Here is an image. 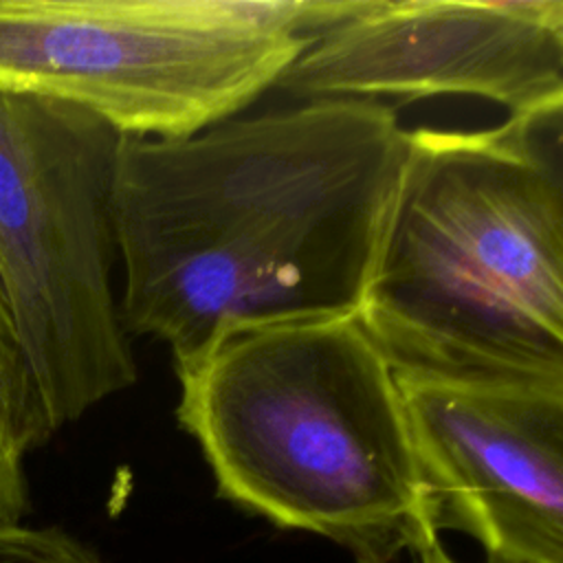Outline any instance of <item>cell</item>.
Here are the masks:
<instances>
[{
	"instance_id": "4",
	"label": "cell",
	"mask_w": 563,
	"mask_h": 563,
	"mask_svg": "<svg viewBox=\"0 0 563 563\" xmlns=\"http://www.w3.org/2000/svg\"><path fill=\"white\" fill-rule=\"evenodd\" d=\"M354 0H0V86L84 108L123 136L235 117Z\"/></svg>"
},
{
	"instance_id": "10",
	"label": "cell",
	"mask_w": 563,
	"mask_h": 563,
	"mask_svg": "<svg viewBox=\"0 0 563 563\" xmlns=\"http://www.w3.org/2000/svg\"><path fill=\"white\" fill-rule=\"evenodd\" d=\"M416 554L420 556V563H457V561H453L449 556V552L444 550L440 537H433L431 541H427Z\"/></svg>"
},
{
	"instance_id": "7",
	"label": "cell",
	"mask_w": 563,
	"mask_h": 563,
	"mask_svg": "<svg viewBox=\"0 0 563 563\" xmlns=\"http://www.w3.org/2000/svg\"><path fill=\"white\" fill-rule=\"evenodd\" d=\"M435 532L563 563V385L398 372Z\"/></svg>"
},
{
	"instance_id": "6",
	"label": "cell",
	"mask_w": 563,
	"mask_h": 563,
	"mask_svg": "<svg viewBox=\"0 0 563 563\" xmlns=\"http://www.w3.org/2000/svg\"><path fill=\"white\" fill-rule=\"evenodd\" d=\"M275 88L303 101L466 95L510 117L563 108V0H354Z\"/></svg>"
},
{
	"instance_id": "2",
	"label": "cell",
	"mask_w": 563,
	"mask_h": 563,
	"mask_svg": "<svg viewBox=\"0 0 563 563\" xmlns=\"http://www.w3.org/2000/svg\"><path fill=\"white\" fill-rule=\"evenodd\" d=\"M561 128L409 132L356 312L396 372L563 385Z\"/></svg>"
},
{
	"instance_id": "9",
	"label": "cell",
	"mask_w": 563,
	"mask_h": 563,
	"mask_svg": "<svg viewBox=\"0 0 563 563\" xmlns=\"http://www.w3.org/2000/svg\"><path fill=\"white\" fill-rule=\"evenodd\" d=\"M0 563H103L59 528L0 526Z\"/></svg>"
},
{
	"instance_id": "1",
	"label": "cell",
	"mask_w": 563,
	"mask_h": 563,
	"mask_svg": "<svg viewBox=\"0 0 563 563\" xmlns=\"http://www.w3.org/2000/svg\"><path fill=\"white\" fill-rule=\"evenodd\" d=\"M407 145L380 99H312L180 139L123 136L125 332L161 339L178 367L233 328L356 314Z\"/></svg>"
},
{
	"instance_id": "8",
	"label": "cell",
	"mask_w": 563,
	"mask_h": 563,
	"mask_svg": "<svg viewBox=\"0 0 563 563\" xmlns=\"http://www.w3.org/2000/svg\"><path fill=\"white\" fill-rule=\"evenodd\" d=\"M55 427L0 290V526L29 510L24 457L48 442Z\"/></svg>"
},
{
	"instance_id": "3",
	"label": "cell",
	"mask_w": 563,
	"mask_h": 563,
	"mask_svg": "<svg viewBox=\"0 0 563 563\" xmlns=\"http://www.w3.org/2000/svg\"><path fill=\"white\" fill-rule=\"evenodd\" d=\"M176 376L220 497L356 563L440 537L398 372L356 314L227 330Z\"/></svg>"
},
{
	"instance_id": "5",
	"label": "cell",
	"mask_w": 563,
	"mask_h": 563,
	"mask_svg": "<svg viewBox=\"0 0 563 563\" xmlns=\"http://www.w3.org/2000/svg\"><path fill=\"white\" fill-rule=\"evenodd\" d=\"M123 134L0 86V290L55 431L136 383L112 271Z\"/></svg>"
}]
</instances>
